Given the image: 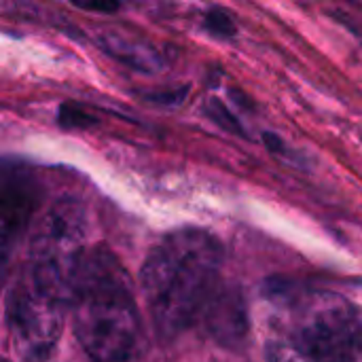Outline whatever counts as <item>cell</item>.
<instances>
[{"mask_svg":"<svg viewBox=\"0 0 362 362\" xmlns=\"http://www.w3.org/2000/svg\"><path fill=\"white\" fill-rule=\"evenodd\" d=\"M40 185L34 172L21 163L0 161V223L21 235L38 202Z\"/></svg>","mask_w":362,"mask_h":362,"instance_id":"obj_6","label":"cell"},{"mask_svg":"<svg viewBox=\"0 0 362 362\" xmlns=\"http://www.w3.org/2000/svg\"><path fill=\"white\" fill-rule=\"evenodd\" d=\"M74 6L83 11H93V13H115L119 8V0H70Z\"/></svg>","mask_w":362,"mask_h":362,"instance_id":"obj_14","label":"cell"},{"mask_svg":"<svg viewBox=\"0 0 362 362\" xmlns=\"http://www.w3.org/2000/svg\"><path fill=\"white\" fill-rule=\"evenodd\" d=\"M267 295L282 316L278 333L352 358L362 354V318L348 299L288 282H269Z\"/></svg>","mask_w":362,"mask_h":362,"instance_id":"obj_3","label":"cell"},{"mask_svg":"<svg viewBox=\"0 0 362 362\" xmlns=\"http://www.w3.org/2000/svg\"><path fill=\"white\" fill-rule=\"evenodd\" d=\"M64 303L45 293L30 276L6 295V329L21 362H47L64 331Z\"/></svg>","mask_w":362,"mask_h":362,"instance_id":"obj_5","label":"cell"},{"mask_svg":"<svg viewBox=\"0 0 362 362\" xmlns=\"http://www.w3.org/2000/svg\"><path fill=\"white\" fill-rule=\"evenodd\" d=\"M59 123L62 127H68V129H87L95 123V119L74 104H64L59 108Z\"/></svg>","mask_w":362,"mask_h":362,"instance_id":"obj_12","label":"cell"},{"mask_svg":"<svg viewBox=\"0 0 362 362\" xmlns=\"http://www.w3.org/2000/svg\"><path fill=\"white\" fill-rule=\"evenodd\" d=\"M87 212L74 197L57 199L38 221L30 246V278L70 305L87 257Z\"/></svg>","mask_w":362,"mask_h":362,"instance_id":"obj_4","label":"cell"},{"mask_svg":"<svg viewBox=\"0 0 362 362\" xmlns=\"http://www.w3.org/2000/svg\"><path fill=\"white\" fill-rule=\"evenodd\" d=\"M229 95H231V98L235 100V104H240L242 108H250V110L255 108V104L250 102V98H248V95H244L242 91H238V89H231V91H229Z\"/></svg>","mask_w":362,"mask_h":362,"instance_id":"obj_17","label":"cell"},{"mask_svg":"<svg viewBox=\"0 0 362 362\" xmlns=\"http://www.w3.org/2000/svg\"><path fill=\"white\" fill-rule=\"evenodd\" d=\"M221 242L204 229H178L165 235L146 257L140 274L142 293L163 339H172L197 322L218 284Z\"/></svg>","mask_w":362,"mask_h":362,"instance_id":"obj_1","label":"cell"},{"mask_svg":"<svg viewBox=\"0 0 362 362\" xmlns=\"http://www.w3.org/2000/svg\"><path fill=\"white\" fill-rule=\"evenodd\" d=\"M74 335L91 362H144L146 337L129 278L104 248L87 252L72 299Z\"/></svg>","mask_w":362,"mask_h":362,"instance_id":"obj_2","label":"cell"},{"mask_svg":"<svg viewBox=\"0 0 362 362\" xmlns=\"http://www.w3.org/2000/svg\"><path fill=\"white\" fill-rule=\"evenodd\" d=\"M265 358L267 362H356V358L329 352L303 341H297L288 335L278 333L274 339L265 346Z\"/></svg>","mask_w":362,"mask_h":362,"instance_id":"obj_8","label":"cell"},{"mask_svg":"<svg viewBox=\"0 0 362 362\" xmlns=\"http://www.w3.org/2000/svg\"><path fill=\"white\" fill-rule=\"evenodd\" d=\"M204 25L210 34L221 36V38H233L238 34V23H235L233 15L221 6H214L206 13Z\"/></svg>","mask_w":362,"mask_h":362,"instance_id":"obj_11","label":"cell"},{"mask_svg":"<svg viewBox=\"0 0 362 362\" xmlns=\"http://www.w3.org/2000/svg\"><path fill=\"white\" fill-rule=\"evenodd\" d=\"M19 235L13 233L8 227H4L0 223V288L4 286L6 278H8V269H11V257H13V244Z\"/></svg>","mask_w":362,"mask_h":362,"instance_id":"obj_13","label":"cell"},{"mask_svg":"<svg viewBox=\"0 0 362 362\" xmlns=\"http://www.w3.org/2000/svg\"><path fill=\"white\" fill-rule=\"evenodd\" d=\"M187 95V89H178V91H170V93H153V95H148L153 102H157V104H180L182 102V98Z\"/></svg>","mask_w":362,"mask_h":362,"instance_id":"obj_15","label":"cell"},{"mask_svg":"<svg viewBox=\"0 0 362 362\" xmlns=\"http://www.w3.org/2000/svg\"><path fill=\"white\" fill-rule=\"evenodd\" d=\"M263 142H265V146H267L272 153L286 155V144H284V140H282L278 134H274V132H265V134H263Z\"/></svg>","mask_w":362,"mask_h":362,"instance_id":"obj_16","label":"cell"},{"mask_svg":"<svg viewBox=\"0 0 362 362\" xmlns=\"http://www.w3.org/2000/svg\"><path fill=\"white\" fill-rule=\"evenodd\" d=\"M0 362H8V361H4V358H0Z\"/></svg>","mask_w":362,"mask_h":362,"instance_id":"obj_18","label":"cell"},{"mask_svg":"<svg viewBox=\"0 0 362 362\" xmlns=\"http://www.w3.org/2000/svg\"><path fill=\"white\" fill-rule=\"evenodd\" d=\"M197 320L204 322L208 335L223 346H238L248 333V310L240 288L216 284L204 303Z\"/></svg>","mask_w":362,"mask_h":362,"instance_id":"obj_7","label":"cell"},{"mask_svg":"<svg viewBox=\"0 0 362 362\" xmlns=\"http://www.w3.org/2000/svg\"><path fill=\"white\" fill-rule=\"evenodd\" d=\"M100 42L104 45L106 53L115 55L119 62L129 64L138 70H155L159 66L155 51H151L148 47H144L136 40H127L119 34H108Z\"/></svg>","mask_w":362,"mask_h":362,"instance_id":"obj_9","label":"cell"},{"mask_svg":"<svg viewBox=\"0 0 362 362\" xmlns=\"http://www.w3.org/2000/svg\"><path fill=\"white\" fill-rule=\"evenodd\" d=\"M204 112L210 121H214L221 129L229 132V134H235L240 138H246V129L244 125L240 123V119L225 106V102H221L218 98H212L206 102L204 106Z\"/></svg>","mask_w":362,"mask_h":362,"instance_id":"obj_10","label":"cell"}]
</instances>
